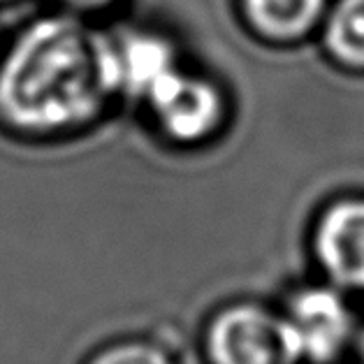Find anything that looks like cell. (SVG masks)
I'll return each mask as SVG.
<instances>
[{
	"label": "cell",
	"mask_w": 364,
	"mask_h": 364,
	"mask_svg": "<svg viewBox=\"0 0 364 364\" xmlns=\"http://www.w3.org/2000/svg\"><path fill=\"white\" fill-rule=\"evenodd\" d=\"M117 95L109 40L70 19L28 26L0 60V121L23 135L91 123Z\"/></svg>",
	"instance_id": "6da1fadb"
},
{
	"label": "cell",
	"mask_w": 364,
	"mask_h": 364,
	"mask_svg": "<svg viewBox=\"0 0 364 364\" xmlns=\"http://www.w3.org/2000/svg\"><path fill=\"white\" fill-rule=\"evenodd\" d=\"M204 350L211 364H301L286 318L260 301L218 309L204 332Z\"/></svg>",
	"instance_id": "7a4b0ae2"
},
{
	"label": "cell",
	"mask_w": 364,
	"mask_h": 364,
	"mask_svg": "<svg viewBox=\"0 0 364 364\" xmlns=\"http://www.w3.org/2000/svg\"><path fill=\"white\" fill-rule=\"evenodd\" d=\"M306 364H334L353 350L358 321L346 292L323 283H309L292 290L281 309Z\"/></svg>",
	"instance_id": "3957f363"
},
{
	"label": "cell",
	"mask_w": 364,
	"mask_h": 364,
	"mask_svg": "<svg viewBox=\"0 0 364 364\" xmlns=\"http://www.w3.org/2000/svg\"><path fill=\"white\" fill-rule=\"evenodd\" d=\"M144 102L163 135L181 144L209 139L223 126L228 109L216 82L186 73L181 65L151 88Z\"/></svg>",
	"instance_id": "277c9868"
},
{
	"label": "cell",
	"mask_w": 364,
	"mask_h": 364,
	"mask_svg": "<svg viewBox=\"0 0 364 364\" xmlns=\"http://www.w3.org/2000/svg\"><path fill=\"white\" fill-rule=\"evenodd\" d=\"M311 253L330 286L364 295V195L325 204L311 230Z\"/></svg>",
	"instance_id": "5b68a950"
},
{
	"label": "cell",
	"mask_w": 364,
	"mask_h": 364,
	"mask_svg": "<svg viewBox=\"0 0 364 364\" xmlns=\"http://www.w3.org/2000/svg\"><path fill=\"white\" fill-rule=\"evenodd\" d=\"M109 58L117 93L141 100L158 82L179 68L174 47L154 33H130L109 40Z\"/></svg>",
	"instance_id": "8992f818"
},
{
	"label": "cell",
	"mask_w": 364,
	"mask_h": 364,
	"mask_svg": "<svg viewBox=\"0 0 364 364\" xmlns=\"http://www.w3.org/2000/svg\"><path fill=\"white\" fill-rule=\"evenodd\" d=\"M327 0H244L253 28L274 42H295L323 16Z\"/></svg>",
	"instance_id": "52a82bcc"
},
{
	"label": "cell",
	"mask_w": 364,
	"mask_h": 364,
	"mask_svg": "<svg viewBox=\"0 0 364 364\" xmlns=\"http://www.w3.org/2000/svg\"><path fill=\"white\" fill-rule=\"evenodd\" d=\"M323 44L339 68L364 73V0H339L327 16Z\"/></svg>",
	"instance_id": "ba28073f"
},
{
	"label": "cell",
	"mask_w": 364,
	"mask_h": 364,
	"mask_svg": "<svg viewBox=\"0 0 364 364\" xmlns=\"http://www.w3.org/2000/svg\"><path fill=\"white\" fill-rule=\"evenodd\" d=\"M86 364H174V360L156 341L126 339L105 346Z\"/></svg>",
	"instance_id": "9c48e42d"
},
{
	"label": "cell",
	"mask_w": 364,
	"mask_h": 364,
	"mask_svg": "<svg viewBox=\"0 0 364 364\" xmlns=\"http://www.w3.org/2000/svg\"><path fill=\"white\" fill-rule=\"evenodd\" d=\"M355 358H358L360 364H364V327H358V334H355V341H353V350Z\"/></svg>",
	"instance_id": "30bf717a"
},
{
	"label": "cell",
	"mask_w": 364,
	"mask_h": 364,
	"mask_svg": "<svg viewBox=\"0 0 364 364\" xmlns=\"http://www.w3.org/2000/svg\"><path fill=\"white\" fill-rule=\"evenodd\" d=\"M65 3H70V5H75V7H100V5H107L109 0H65Z\"/></svg>",
	"instance_id": "8fae6325"
}]
</instances>
